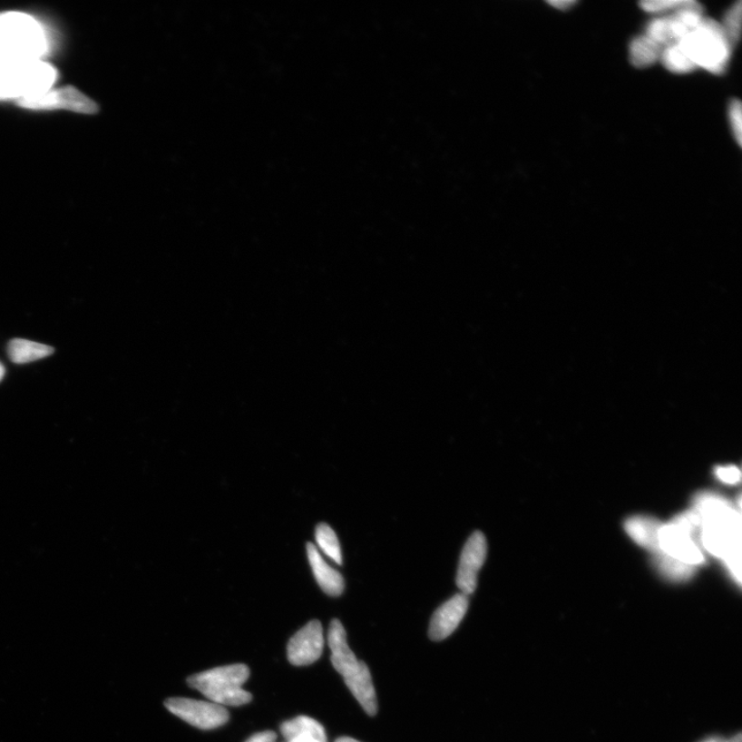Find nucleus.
Masks as SVG:
<instances>
[{
  "mask_svg": "<svg viewBox=\"0 0 742 742\" xmlns=\"http://www.w3.org/2000/svg\"><path fill=\"white\" fill-rule=\"evenodd\" d=\"M695 511L700 518V542L711 555L721 558L738 582L741 579V518L724 499L700 495Z\"/></svg>",
  "mask_w": 742,
  "mask_h": 742,
  "instance_id": "nucleus-1",
  "label": "nucleus"
},
{
  "mask_svg": "<svg viewBox=\"0 0 742 742\" xmlns=\"http://www.w3.org/2000/svg\"><path fill=\"white\" fill-rule=\"evenodd\" d=\"M249 677L247 665L233 664L197 673L187 681L189 686L219 706L240 707L252 700L251 693L242 688Z\"/></svg>",
  "mask_w": 742,
  "mask_h": 742,
  "instance_id": "nucleus-2",
  "label": "nucleus"
},
{
  "mask_svg": "<svg viewBox=\"0 0 742 742\" xmlns=\"http://www.w3.org/2000/svg\"><path fill=\"white\" fill-rule=\"evenodd\" d=\"M679 44L696 67L721 74L728 65L732 48L721 24L714 20L704 18Z\"/></svg>",
  "mask_w": 742,
  "mask_h": 742,
  "instance_id": "nucleus-3",
  "label": "nucleus"
},
{
  "mask_svg": "<svg viewBox=\"0 0 742 742\" xmlns=\"http://www.w3.org/2000/svg\"><path fill=\"white\" fill-rule=\"evenodd\" d=\"M700 518L698 512H687L659 532V549L663 554L695 566L704 561L700 542Z\"/></svg>",
  "mask_w": 742,
  "mask_h": 742,
  "instance_id": "nucleus-4",
  "label": "nucleus"
},
{
  "mask_svg": "<svg viewBox=\"0 0 742 742\" xmlns=\"http://www.w3.org/2000/svg\"><path fill=\"white\" fill-rule=\"evenodd\" d=\"M19 107L34 111H68L94 115L98 104L73 86H64L37 96H26L17 102Z\"/></svg>",
  "mask_w": 742,
  "mask_h": 742,
  "instance_id": "nucleus-5",
  "label": "nucleus"
},
{
  "mask_svg": "<svg viewBox=\"0 0 742 742\" xmlns=\"http://www.w3.org/2000/svg\"><path fill=\"white\" fill-rule=\"evenodd\" d=\"M164 704L171 714L202 730L218 728V727L225 725L229 720V711L214 702L189 698H170Z\"/></svg>",
  "mask_w": 742,
  "mask_h": 742,
  "instance_id": "nucleus-6",
  "label": "nucleus"
},
{
  "mask_svg": "<svg viewBox=\"0 0 742 742\" xmlns=\"http://www.w3.org/2000/svg\"><path fill=\"white\" fill-rule=\"evenodd\" d=\"M486 537L474 532L469 537L464 551L461 552L456 582L462 594L466 596L474 592L478 586V575L487 557Z\"/></svg>",
  "mask_w": 742,
  "mask_h": 742,
  "instance_id": "nucleus-7",
  "label": "nucleus"
},
{
  "mask_svg": "<svg viewBox=\"0 0 742 742\" xmlns=\"http://www.w3.org/2000/svg\"><path fill=\"white\" fill-rule=\"evenodd\" d=\"M323 649L322 625L319 620H310L288 643V660L295 666L310 665L319 660Z\"/></svg>",
  "mask_w": 742,
  "mask_h": 742,
  "instance_id": "nucleus-8",
  "label": "nucleus"
},
{
  "mask_svg": "<svg viewBox=\"0 0 742 742\" xmlns=\"http://www.w3.org/2000/svg\"><path fill=\"white\" fill-rule=\"evenodd\" d=\"M468 597L464 594L453 596L444 602L431 619L429 636L434 641L444 640L457 630L468 610Z\"/></svg>",
  "mask_w": 742,
  "mask_h": 742,
  "instance_id": "nucleus-9",
  "label": "nucleus"
},
{
  "mask_svg": "<svg viewBox=\"0 0 742 742\" xmlns=\"http://www.w3.org/2000/svg\"><path fill=\"white\" fill-rule=\"evenodd\" d=\"M328 643L332 652L333 668L343 677L349 675L359 664L353 650L347 645V633L340 620H333L328 631Z\"/></svg>",
  "mask_w": 742,
  "mask_h": 742,
  "instance_id": "nucleus-10",
  "label": "nucleus"
},
{
  "mask_svg": "<svg viewBox=\"0 0 742 742\" xmlns=\"http://www.w3.org/2000/svg\"><path fill=\"white\" fill-rule=\"evenodd\" d=\"M345 683L360 703V706L369 716H375L377 711V700L373 679L366 663L359 661L349 675L344 677Z\"/></svg>",
  "mask_w": 742,
  "mask_h": 742,
  "instance_id": "nucleus-11",
  "label": "nucleus"
},
{
  "mask_svg": "<svg viewBox=\"0 0 742 742\" xmlns=\"http://www.w3.org/2000/svg\"><path fill=\"white\" fill-rule=\"evenodd\" d=\"M308 557L317 584L330 596L342 595L345 589L343 575L327 564L313 543H308Z\"/></svg>",
  "mask_w": 742,
  "mask_h": 742,
  "instance_id": "nucleus-12",
  "label": "nucleus"
},
{
  "mask_svg": "<svg viewBox=\"0 0 742 742\" xmlns=\"http://www.w3.org/2000/svg\"><path fill=\"white\" fill-rule=\"evenodd\" d=\"M281 732L287 742H327L324 727L306 716L283 723Z\"/></svg>",
  "mask_w": 742,
  "mask_h": 742,
  "instance_id": "nucleus-13",
  "label": "nucleus"
},
{
  "mask_svg": "<svg viewBox=\"0 0 742 742\" xmlns=\"http://www.w3.org/2000/svg\"><path fill=\"white\" fill-rule=\"evenodd\" d=\"M662 524L646 517H635L626 522V532L635 542L655 552H659V532Z\"/></svg>",
  "mask_w": 742,
  "mask_h": 742,
  "instance_id": "nucleus-14",
  "label": "nucleus"
},
{
  "mask_svg": "<svg viewBox=\"0 0 742 742\" xmlns=\"http://www.w3.org/2000/svg\"><path fill=\"white\" fill-rule=\"evenodd\" d=\"M7 353L13 362L23 365V363L34 362L54 353V349L47 345L30 342L27 339L16 338L11 340L7 347Z\"/></svg>",
  "mask_w": 742,
  "mask_h": 742,
  "instance_id": "nucleus-15",
  "label": "nucleus"
},
{
  "mask_svg": "<svg viewBox=\"0 0 742 742\" xmlns=\"http://www.w3.org/2000/svg\"><path fill=\"white\" fill-rule=\"evenodd\" d=\"M663 48L647 35L636 37L630 47V59L633 66L645 68L654 65L661 58Z\"/></svg>",
  "mask_w": 742,
  "mask_h": 742,
  "instance_id": "nucleus-16",
  "label": "nucleus"
},
{
  "mask_svg": "<svg viewBox=\"0 0 742 742\" xmlns=\"http://www.w3.org/2000/svg\"><path fill=\"white\" fill-rule=\"evenodd\" d=\"M662 63L668 70L675 73H688L696 70L692 60L688 58L686 51L679 43L673 44L662 51Z\"/></svg>",
  "mask_w": 742,
  "mask_h": 742,
  "instance_id": "nucleus-17",
  "label": "nucleus"
},
{
  "mask_svg": "<svg viewBox=\"0 0 742 742\" xmlns=\"http://www.w3.org/2000/svg\"><path fill=\"white\" fill-rule=\"evenodd\" d=\"M646 35L664 49L677 44L675 29L669 16L656 18L649 23Z\"/></svg>",
  "mask_w": 742,
  "mask_h": 742,
  "instance_id": "nucleus-18",
  "label": "nucleus"
},
{
  "mask_svg": "<svg viewBox=\"0 0 742 742\" xmlns=\"http://www.w3.org/2000/svg\"><path fill=\"white\" fill-rule=\"evenodd\" d=\"M316 541L325 555L328 556L338 565L343 564L342 550H340L337 536L330 526L327 524L317 525L316 529Z\"/></svg>",
  "mask_w": 742,
  "mask_h": 742,
  "instance_id": "nucleus-19",
  "label": "nucleus"
},
{
  "mask_svg": "<svg viewBox=\"0 0 742 742\" xmlns=\"http://www.w3.org/2000/svg\"><path fill=\"white\" fill-rule=\"evenodd\" d=\"M656 563L659 570L670 579L685 580L690 578L694 571V566L680 562L661 552H657Z\"/></svg>",
  "mask_w": 742,
  "mask_h": 742,
  "instance_id": "nucleus-20",
  "label": "nucleus"
},
{
  "mask_svg": "<svg viewBox=\"0 0 742 742\" xmlns=\"http://www.w3.org/2000/svg\"><path fill=\"white\" fill-rule=\"evenodd\" d=\"M741 2L733 5L728 12L726 13L724 21L721 24L726 39L728 40L731 48L733 49L739 39L741 34Z\"/></svg>",
  "mask_w": 742,
  "mask_h": 742,
  "instance_id": "nucleus-21",
  "label": "nucleus"
},
{
  "mask_svg": "<svg viewBox=\"0 0 742 742\" xmlns=\"http://www.w3.org/2000/svg\"><path fill=\"white\" fill-rule=\"evenodd\" d=\"M688 3V0H649V2H642L640 4L641 9L650 14H663L676 12L680 7H683Z\"/></svg>",
  "mask_w": 742,
  "mask_h": 742,
  "instance_id": "nucleus-22",
  "label": "nucleus"
},
{
  "mask_svg": "<svg viewBox=\"0 0 742 742\" xmlns=\"http://www.w3.org/2000/svg\"><path fill=\"white\" fill-rule=\"evenodd\" d=\"M729 120L734 134L739 146L742 141V120H741V103L738 100H733L729 105Z\"/></svg>",
  "mask_w": 742,
  "mask_h": 742,
  "instance_id": "nucleus-23",
  "label": "nucleus"
},
{
  "mask_svg": "<svg viewBox=\"0 0 742 742\" xmlns=\"http://www.w3.org/2000/svg\"><path fill=\"white\" fill-rule=\"evenodd\" d=\"M718 478L726 483H737L740 480V472L736 466L718 467L716 472Z\"/></svg>",
  "mask_w": 742,
  "mask_h": 742,
  "instance_id": "nucleus-24",
  "label": "nucleus"
},
{
  "mask_svg": "<svg viewBox=\"0 0 742 742\" xmlns=\"http://www.w3.org/2000/svg\"><path fill=\"white\" fill-rule=\"evenodd\" d=\"M277 734L272 731H264L254 734L246 742H276Z\"/></svg>",
  "mask_w": 742,
  "mask_h": 742,
  "instance_id": "nucleus-25",
  "label": "nucleus"
},
{
  "mask_svg": "<svg viewBox=\"0 0 742 742\" xmlns=\"http://www.w3.org/2000/svg\"><path fill=\"white\" fill-rule=\"evenodd\" d=\"M549 4L557 10L566 11L571 9L573 5H577V2H574V0H558V2H550Z\"/></svg>",
  "mask_w": 742,
  "mask_h": 742,
  "instance_id": "nucleus-26",
  "label": "nucleus"
},
{
  "mask_svg": "<svg viewBox=\"0 0 742 742\" xmlns=\"http://www.w3.org/2000/svg\"><path fill=\"white\" fill-rule=\"evenodd\" d=\"M701 742H741V737L740 734H738V736L731 738L711 737Z\"/></svg>",
  "mask_w": 742,
  "mask_h": 742,
  "instance_id": "nucleus-27",
  "label": "nucleus"
},
{
  "mask_svg": "<svg viewBox=\"0 0 742 742\" xmlns=\"http://www.w3.org/2000/svg\"><path fill=\"white\" fill-rule=\"evenodd\" d=\"M336 742H360V741L350 737H340Z\"/></svg>",
  "mask_w": 742,
  "mask_h": 742,
  "instance_id": "nucleus-28",
  "label": "nucleus"
},
{
  "mask_svg": "<svg viewBox=\"0 0 742 742\" xmlns=\"http://www.w3.org/2000/svg\"><path fill=\"white\" fill-rule=\"evenodd\" d=\"M5 373V369L4 366L2 365V363H0V381L3 380Z\"/></svg>",
  "mask_w": 742,
  "mask_h": 742,
  "instance_id": "nucleus-29",
  "label": "nucleus"
}]
</instances>
